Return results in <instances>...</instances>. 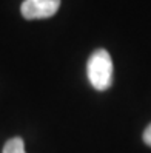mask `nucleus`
Segmentation results:
<instances>
[{
  "instance_id": "f257e3e1",
  "label": "nucleus",
  "mask_w": 151,
  "mask_h": 153,
  "mask_svg": "<svg viewBox=\"0 0 151 153\" xmlns=\"http://www.w3.org/2000/svg\"><path fill=\"white\" fill-rule=\"evenodd\" d=\"M88 80L93 88L103 91L108 90L113 84V60L106 50H96L88 59L86 64Z\"/></svg>"
},
{
  "instance_id": "f03ea898",
  "label": "nucleus",
  "mask_w": 151,
  "mask_h": 153,
  "mask_svg": "<svg viewBox=\"0 0 151 153\" xmlns=\"http://www.w3.org/2000/svg\"><path fill=\"white\" fill-rule=\"evenodd\" d=\"M60 8V0H25L20 6V13L25 19L37 20L52 17Z\"/></svg>"
},
{
  "instance_id": "7ed1b4c3",
  "label": "nucleus",
  "mask_w": 151,
  "mask_h": 153,
  "mask_svg": "<svg viewBox=\"0 0 151 153\" xmlns=\"http://www.w3.org/2000/svg\"><path fill=\"white\" fill-rule=\"evenodd\" d=\"M2 153H26L23 139L22 138H11L10 141H6Z\"/></svg>"
},
{
  "instance_id": "20e7f679",
  "label": "nucleus",
  "mask_w": 151,
  "mask_h": 153,
  "mask_svg": "<svg viewBox=\"0 0 151 153\" xmlns=\"http://www.w3.org/2000/svg\"><path fill=\"white\" fill-rule=\"evenodd\" d=\"M144 142L147 144V146L151 147V124L147 127V130L144 131Z\"/></svg>"
}]
</instances>
